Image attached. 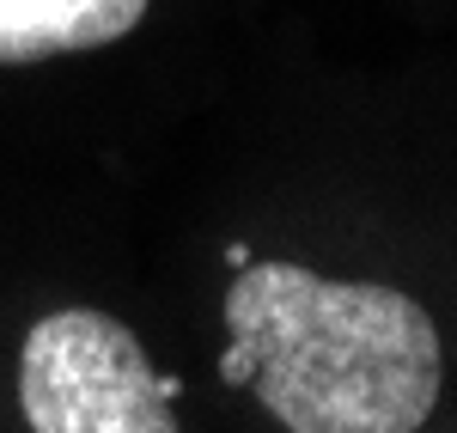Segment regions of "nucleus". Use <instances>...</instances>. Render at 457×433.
<instances>
[{"label": "nucleus", "mask_w": 457, "mask_h": 433, "mask_svg": "<svg viewBox=\"0 0 457 433\" xmlns=\"http://www.w3.org/2000/svg\"><path fill=\"white\" fill-rule=\"evenodd\" d=\"M226 329L250 342V391L287 433H415L439 403V329L378 281L250 256L226 287Z\"/></svg>", "instance_id": "nucleus-1"}, {"label": "nucleus", "mask_w": 457, "mask_h": 433, "mask_svg": "<svg viewBox=\"0 0 457 433\" xmlns=\"http://www.w3.org/2000/svg\"><path fill=\"white\" fill-rule=\"evenodd\" d=\"M226 262H232V269H245V262H250V245H238V238H232V245H226Z\"/></svg>", "instance_id": "nucleus-5"}, {"label": "nucleus", "mask_w": 457, "mask_h": 433, "mask_svg": "<svg viewBox=\"0 0 457 433\" xmlns=\"http://www.w3.org/2000/svg\"><path fill=\"white\" fill-rule=\"evenodd\" d=\"M19 403L31 433H177L159 372L110 312H49L19 348Z\"/></svg>", "instance_id": "nucleus-2"}, {"label": "nucleus", "mask_w": 457, "mask_h": 433, "mask_svg": "<svg viewBox=\"0 0 457 433\" xmlns=\"http://www.w3.org/2000/svg\"><path fill=\"white\" fill-rule=\"evenodd\" d=\"M146 0H0V62H49L104 49L141 25Z\"/></svg>", "instance_id": "nucleus-3"}, {"label": "nucleus", "mask_w": 457, "mask_h": 433, "mask_svg": "<svg viewBox=\"0 0 457 433\" xmlns=\"http://www.w3.org/2000/svg\"><path fill=\"white\" fill-rule=\"evenodd\" d=\"M159 397H165V403L183 397V379H177V372H159Z\"/></svg>", "instance_id": "nucleus-4"}]
</instances>
